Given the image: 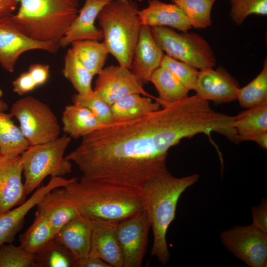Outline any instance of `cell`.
I'll return each instance as SVG.
<instances>
[{
    "instance_id": "1",
    "label": "cell",
    "mask_w": 267,
    "mask_h": 267,
    "mask_svg": "<svg viewBox=\"0 0 267 267\" xmlns=\"http://www.w3.org/2000/svg\"><path fill=\"white\" fill-rule=\"evenodd\" d=\"M139 118L103 125L82 137L65 157L82 173L81 179L141 190L147 181L168 170L169 149L197 134L209 135L213 120L196 95Z\"/></svg>"
},
{
    "instance_id": "2",
    "label": "cell",
    "mask_w": 267,
    "mask_h": 267,
    "mask_svg": "<svg viewBox=\"0 0 267 267\" xmlns=\"http://www.w3.org/2000/svg\"><path fill=\"white\" fill-rule=\"evenodd\" d=\"M198 178V174L176 178L167 170L152 178L140 190L153 235L151 255L163 265L170 257L166 234L175 218L179 198Z\"/></svg>"
},
{
    "instance_id": "3",
    "label": "cell",
    "mask_w": 267,
    "mask_h": 267,
    "mask_svg": "<svg viewBox=\"0 0 267 267\" xmlns=\"http://www.w3.org/2000/svg\"><path fill=\"white\" fill-rule=\"evenodd\" d=\"M82 213L100 220L119 222L144 210L140 190L78 179L64 187Z\"/></svg>"
},
{
    "instance_id": "4",
    "label": "cell",
    "mask_w": 267,
    "mask_h": 267,
    "mask_svg": "<svg viewBox=\"0 0 267 267\" xmlns=\"http://www.w3.org/2000/svg\"><path fill=\"white\" fill-rule=\"evenodd\" d=\"M78 0H19L12 15L21 30L32 39L59 42L76 17Z\"/></svg>"
},
{
    "instance_id": "5",
    "label": "cell",
    "mask_w": 267,
    "mask_h": 267,
    "mask_svg": "<svg viewBox=\"0 0 267 267\" xmlns=\"http://www.w3.org/2000/svg\"><path fill=\"white\" fill-rule=\"evenodd\" d=\"M137 5L133 1L112 0L99 13L103 42L119 65L131 69L141 27Z\"/></svg>"
},
{
    "instance_id": "6",
    "label": "cell",
    "mask_w": 267,
    "mask_h": 267,
    "mask_svg": "<svg viewBox=\"0 0 267 267\" xmlns=\"http://www.w3.org/2000/svg\"><path fill=\"white\" fill-rule=\"evenodd\" d=\"M71 140L64 134L46 143L30 146L21 155L26 195L37 188L47 176L63 177L71 172L72 163L64 156Z\"/></svg>"
},
{
    "instance_id": "7",
    "label": "cell",
    "mask_w": 267,
    "mask_h": 267,
    "mask_svg": "<svg viewBox=\"0 0 267 267\" xmlns=\"http://www.w3.org/2000/svg\"><path fill=\"white\" fill-rule=\"evenodd\" d=\"M151 31L155 42L166 55L200 70L216 65L213 50L199 35L187 32L179 33L166 27H151Z\"/></svg>"
},
{
    "instance_id": "8",
    "label": "cell",
    "mask_w": 267,
    "mask_h": 267,
    "mask_svg": "<svg viewBox=\"0 0 267 267\" xmlns=\"http://www.w3.org/2000/svg\"><path fill=\"white\" fill-rule=\"evenodd\" d=\"M9 114L18 121L30 146L46 143L59 137L60 127L55 115L47 104L33 96L17 100Z\"/></svg>"
},
{
    "instance_id": "9",
    "label": "cell",
    "mask_w": 267,
    "mask_h": 267,
    "mask_svg": "<svg viewBox=\"0 0 267 267\" xmlns=\"http://www.w3.org/2000/svg\"><path fill=\"white\" fill-rule=\"evenodd\" d=\"M220 237L225 248L250 267H267V232L251 224L235 226Z\"/></svg>"
},
{
    "instance_id": "10",
    "label": "cell",
    "mask_w": 267,
    "mask_h": 267,
    "mask_svg": "<svg viewBox=\"0 0 267 267\" xmlns=\"http://www.w3.org/2000/svg\"><path fill=\"white\" fill-rule=\"evenodd\" d=\"M12 15L0 19V65L5 70L13 72L19 58L27 51L41 50L51 53L58 51L60 47L58 43L36 41L27 36Z\"/></svg>"
},
{
    "instance_id": "11",
    "label": "cell",
    "mask_w": 267,
    "mask_h": 267,
    "mask_svg": "<svg viewBox=\"0 0 267 267\" xmlns=\"http://www.w3.org/2000/svg\"><path fill=\"white\" fill-rule=\"evenodd\" d=\"M150 228L144 210L118 222L116 232L123 253L124 267L142 266Z\"/></svg>"
},
{
    "instance_id": "12",
    "label": "cell",
    "mask_w": 267,
    "mask_h": 267,
    "mask_svg": "<svg viewBox=\"0 0 267 267\" xmlns=\"http://www.w3.org/2000/svg\"><path fill=\"white\" fill-rule=\"evenodd\" d=\"M95 81L94 92L110 106L118 100L138 93L153 98L143 88L131 69L119 65L103 68Z\"/></svg>"
},
{
    "instance_id": "13",
    "label": "cell",
    "mask_w": 267,
    "mask_h": 267,
    "mask_svg": "<svg viewBox=\"0 0 267 267\" xmlns=\"http://www.w3.org/2000/svg\"><path fill=\"white\" fill-rule=\"evenodd\" d=\"M21 155L0 154V215L25 201Z\"/></svg>"
},
{
    "instance_id": "14",
    "label": "cell",
    "mask_w": 267,
    "mask_h": 267,
    "mask_svg": "<svg viewBox=\"0 0 267 267\" xmlns=\"http://www.w3.org/2000/svg\"><path fill=\"white\" fill-rule=\"evenodd\" d=\"M77 179L76 178L67 179L60 177H51L45 185L39 187L26 201L0 215V246L11 243L27 213L37 205L46 194L54 188L64 187Z\"/></svg>"
},
{
    "instance_id": "15",
    "label": "cell",
    "mask_w": 267,
    "mask_h": 267,
    "mask_svg": "<svg viewBox=\"0 0 267 267\" xmlns=\"http://www.w3.org/2000/svg\"><path fill=\"white\" fill-rule=\"evenodd\" d=\"M239 89L237 81L220 67L200 70L194 90L204 100L221 103L236 100Z\"/></svg>"
},
{
    "instance_id": "16",
    "label": "cell",
    "mask_w": 267,
    "mask_h": 267,
    "mask_svg": "<svg viewBox=\"0 0 267 267\" xmlns=\"http://www.w3.org/2000/svg\"><path fill=\"white\" fill-rule=\"evenodd\" d=\"M90 217L92 229L89 255L99 257L111 267H124L123 253L116 232L118 222Z\"/></svg>"
},
{
    "instance_id": "17",
    "label": "cell",
    "mask_w": 267,
    "mask_h": 267,
    "mask_svg": "<svg viewBox=\"0 0 267 267\" xmlns=\"http://www.w3.org/2000/svg\"><path fill=\"white\" fill-rule=\"evenodd\" d=\"M164 55L153 38L150 27L141 26L131 70L143 85L150 82L153 73L161 66Z\"/></svg>"
},
{
    "instance_id": "18",
    "label": "cell",
    "mask_w": 267,
    "mask_h": 267,
    "mask_svg": "<svg viewBox=\"0 0 267 267\" xmlns=\"http://www.w3.org/2000/svg\"><path fill=\"white\" fill-rule=\"evenodd\" d=\"M112 0H85L76 17L59 40V46L65 47L78 41L102 40V32L95 26V21L102 8Z\"/></svg>"
},
{
    "instance_id": "19",
    "label": "cell",
    "mask_w": 267,
    "mask_h": 267,
    "mask_svg": "<svg viewBox=\"0 0 267 267\" xmlns=\"http://www.w3.org/2000/svg\"><path fill=\"white\" fill-rule=\"evenodd\" d=\"M92 229L91 218L82 213L65 223L57 232L55 239L70 251L76 262L89 255Z\"/></svg>"
},
{
    "instance_id": "20",
    "label": "cell",
    "mask_w": 267,
    "mask_h": 267,
    "mask_svg": "<svg viewBox=\"0 0 267 267\" xmlns=\"http://www.w3.org/2000/svg\"><path fill=\"white\" fill-rule=\"evenodd\" d=\"M57 232L67 222L82 214L66 188L58 187L46 194L37 205Z\"/></svg>"
},
{
    "instance_id": "21",
    "label": "cell",
    "mask_w": 267,
    "mask_h": 267,
    "mask_svg": "<svg viewBox=\"0 0 267 267\" xmlns=\"http://www.w3.org/2000/svg\"><path fill=\"white\" fill-rule=\"evenodd\" d=\"M141 26L170 27L183 32H187L192 26L183 12L174 3H166L159 0H148V5L139 10Z\"/></svg>"
},
{
    "instance_id": "22",
    "label": "cell",
    "mask_w": 267,
    "mask_h": 267,
    "mask_svg": "<svg viewBox=\"0 0 267 267\" xmlns=\"http://www.w3.org/2000/svg\"><path fill=\"white\" fill-rule=\"evenodd\" d=\"M62 123L63 132L73 138L83 137L103 126L89 109L75 103L65 107Z\"/></svg>"
},
{
    "instance_id": "23",
    "label": "cell",
    "mask_w": 267,
    "mask_h": 267,
    "mask_svg": "<svg viewBox=\"0 0 267 267\" xmlns=\"http://www.w3.org/2000/svg\"><path fill=\"white\" fill-rule=\"evenodd\" d=\"M234 127L239 142L253 141L259 134L267 132V102L235 116Z\"/></svg>"
},
{
    "instance_id": "24",
    "label": "cell",
    "mask_w": 267,
    "mask_h": 267,
    "mask_svg": "<svg viewBox=\"0 0 267 267\" xmlns=\"http://www.w3.org/2000/svg\"><path fill=\"white\" fill-rule=\"evenodd\" d=\"M151 98L134 93L118 100L111 106L115 122L133 120L160 109L161 105Z\"/></svg>"
},
{
    "instance_id": "25",
    "label": "cell",
    "mask_w": 267,
    "mask_h": 267,
    "mask_svg": "<svg viewBox=\"0 0 267 267\" xmlns=\"http://www.w3.org/2000/svg\"><path fill=\"white\" fill-rule=\"evenodd\" d=\"M150 82L155 87L159 96L156 101L164 106L188 96L189 90L168 70L160 67L152 75Z\"/></svg>"
},
{
    "instance_id": "26",
    "label": "cell",
    "mask_w": 267,
    "mask_h": 267,
    "mask_svg": "<svg viewBox=\"0 0 267 267\" xmlns=\"http://www.w3.org/2000/svg\"><path fill=\"white\" fill-rule=\"evenodd\" d=\"M56 233L48 220L36 211L32 224L20 236V245L35 255L54 239Z\"/></svg>"
},
{
    "instance_id": "27",
    "label": "cell",
    "mask_w": 267,
    "mask_h": 267,
    "mask_svg": "<svg viewBox=\"0 0 267 267\" xmlns=\"http://www.w3.org/2000/svg\"><path fill=\"white\" fill-rule=\"evenodd\" d=\"M71 45L78 59L93 76L101 71L109 54L103 42L82 40L75 41Z\"/></svg>"
},
{
    "instance_id": "28",
    "label": "cell",
    "mask_w": 267,
    "mask_h": 267,
    "mask_svg": "<svg viewBox=\"0 0 267 267\" xmlns=\"http://www.w3.org/2000/svg\"><path fill=\"white\" fill-rule=\"evenodd\" d=\"M10 114L0 113V154L21 155L30 146Z\"/></svg>"
},
{
    "instance_id": "29",
    "label": "cell",
    "mask_w": 267,
    "mask_h": 267,
    "mask_svg": "<svg viewBox=\"0 0 267 267\" xmlns=\"http://www.w3.org/2000/svg\"><path fill=\"white\" fill-rule=\"evenodd\" d=\"M62 73L78 94L85 95L93 91L91 83L94 76L82 64L71 48L65 55Z\"/></svg>"
},
{
    "instance_id": "30",
    "label": "cell",
    "mask_w": 267,
    "mask_h": 267,
    "mask_svg": "<svg viewBox=\"0 0 267 267\" xmlns=\"http://www.w3.org/2000/svg\"><path fill=\"white\" fill-rule=\"evenodd\" d=\"M241 107L251 108L267 102V62L258 75L244 87L239 89L237 99Z\"/></svg>"
},
{
    "instance_id": "31",
    "label": "cell",
    "mask_w": 267,
    "mask_h": 267,
    "mask_svg": "<svg viewBox=\"0 0 267 267\" xmlns=\"http://www.w3.org/2000/svg\"><path fill=\"white\" fill-rule=\"evenodd\" d=\"M36 267H75L70 251L54 238L34 255Z\"/></svg>"
},
{
    "instance_id": "32",
    "label": "cell",
    "mask_w": 267,
    "mask_h": 267,
    "mask_svg": "<svg viewBox=\"0 0 267 267\" xmlns=\"http://www.w3.org/2000/svg\"><path fill=\"white\" fill-rule=\"evenodd\" d=\"M216 0H172L188 19L192 27L205 28L212 23L211 13Z\"/></svg>"
},
{
    "instance_id": "33",
    "label": "cell",
    "mask_w": 267,
    "mask_h": 267,
    "mask_svg": "<svg viewBox=\"0 0 267 267\" xmlns=\"http://www.w3.org/2000/svg\"><path fill=\"white\" fill-rule=\"evenodd\" d=\"M73 103L89 109L103 125L115 122L111 106L99 97L93 91L85 95L75 94L72 97Z\"/></svg>"
},
{
    "instance_id": "34",
    "label": "cell",
    "mask_w": 267,
    "mask_h": 267,
    "mask_svg": "<svg viewBox=\"0 0 267 267\" xmlns=\"http://www.w3.org/2000/svg\"><path fill=\"white\" fill-rule=\"evenodd\" d=\"M0 267H36L34 255L20 245L3 244L0 246Z\"/></svg>"
},
{
    "instance_id": "35",
    "label": "cell",
    "mask_w": 267,
    "mask_h": 267,
    "mask_svg": "<svg viewBox=\"0 0 267 267\" xmlns=\"http://www.w3.org/2000/svg\"><path fill=\"white\" fill-rule=\"evenodd\" d=\"M161 67L171 72L189 90H195L199 73L196 68L165 54Z\"/></svg>"
},
{
    "instance_id": "36",
    "label": "cell",
    "mask_w": 267,
    "mask_h": 267,
    "mask_svg": "<svg viewBox=\"0 0 267 267\" xmlns=\"http://www.w3.org/2000/svg\"><path fill=\"white\" fill-rule=\"evenodd\" d=\"M231 5L230 15L237 25L241 24L252 14L266 15L267 0H229Z\"/></svg>"
},
{
    "instance_id": "37",
    "label": "cell",
    "mask_w": 267,
    "mask_h": 267,
    "mask_svg": "<svg viewBox=\"0 0 267 267\" xmlns=\"http://www.w3.org/2000/svg\"><path fill=\"white\" fill-rule=\"evenodd\" d=\"M13 90L19 95H23L38 87L30 73L24 72L12 83Z\"/></svg>"
},
{
    "instance_id": "38",
    "label": "cell",
    "mask_w": 267,
    "mask_h": 267,
    "mask_svg": "<svg viewBox=\"0 0 267 267\" xmlns=\"http://www.w3.org/2000/svg\"><path fill=\"white\" fill-rule=\"evenodd\" d=\"M253 225L267 232V201L263 199L257 206L251 210Z\"/></svg>"
},
{
    "instance_id": "39",
    "label": "cell",
    "mask_w": 267,
    "mask_h": 267,
    "mask_svg": "<svg viewBox=\"0 0 267 267\" xmlns=\"http://www.w3.org/2000/svg\"><path fill=\"white\" fill-rule=\"evenodd\" d=\"M38 87L45 84L49 77V66L45 64L31 65L28 71Z\"/></svg>"
},
{
    "instance_id": "40",
    "label": "cell",
    "mask_w": 267,
    "mask_h": 267,
    "mask_svg": "<svg viewBox=\"0 0 267 267\" xmlns=\"http://www.w3.org/2000/svg\"><path fill=\"white\" fill-rule=\"evenodd\" d=\"M77 267H111L99 257L89 255L87 257L78 260L75 262Z\"/></svg>"
},
{
    "instance_id": "41",
    "label": "cell",
    "mask_w": 267,
    "mask_h": 267,
    "mask_svg": "<svg viewBox=\"0 0 267 267\" xmlns=\"http://www.w3.org/2000/svg\"><path fill=\"white\" fill-rule=\"evenodd\" d=\"M19 3V0H0V19L13 14Z\"/></svg>"
},
{
    "instance_id": "42",
    "label": "cell",
    "mask_w": 267,
    "mask_h": 267,
    "mask_svg": "<svg viewBox=\"0 0 267 267\" xmlns=\"http://www.w3.org/2000/svg\"><path fill=\"white\" fill-rule=\"evenodd\" d=\"M253 141L256 142L261 147L266 150L267 149V132L256 136Z\"/></svg>"
},
{
    "instance_id": "43",
    "label": "cell",
    "mask_w": 267,
    "mask_h": 267,
    "mask_svg": "<svg viewBox=\"0 0 267 267\" xmlns=\"http://www.w3.org/2000/svg\"><path fill=\"white\" fill-rule=\"evenodd\" d=\"M8 109V104L3 100L0 99V113L5 112Z\"/></svg>"
},
{
    "instance_id": "44",
    "label": "cell",
    "mask_w": 267,
    "mask_h": 267,
    "mask_svg": "<svg viewBox=\"0 0 267 267\" xmlns=\"http://www.w3.org/2000/svg\"><path fill=\"white\" fill-rule=\"evenodd\" d=\"M3 95V92L0 89V98Z\"/></svg>"
},
{
    "instance_id": "45",
    "label": "cell",
    "mask_w": 267,
    "mask_h": 267,
    "mask_svg": "<svg viewBox=\"0 0 267 267\" xmlns=\"http://www.w3.org/2000/svg\"><path fill=\"white\" fill-rule=\"evenodd\" d=\"M122 1H124V2H129V1H132V0H120Z\"/></svg>"
}]
</instances>
